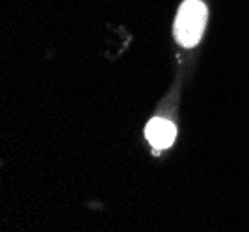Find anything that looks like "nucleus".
I'll return each mask as SVG.
<instances>
[{"label": "nucleus", "instance_id": "f257e3e1", "mask_svg": "<svg viewBox=\"0 0 249 232\" xmlns=\"http://www.w3.org/2000/svg\"><path fill=\"white\" fill-rule=\"evenodd\" d=\"M207 17L208 11L205 2L184 0L177 11L175 26H173L177 43L184 49L197 47L203 37V32H205V26H207Z\"/></svg>", "mask_w": 249, "mask_h": 232}, {"label": "nucleus", "instance_id": "f03ea898", "mask_svg": "<svg viewBox=\"0 0 249 232\" xmlns=\"http://www.w3.org/2000/svg\"><path fill=\"white\" fill-rule=\"evenodd\" d=\"M177 136V128L171 121L162 119V117H155L149 121V125L145 128V137L149 139V143L155 149H164L171 147Z\"/></svg>", "mask_w": 249, "mask_h": 232}]
</instances>
